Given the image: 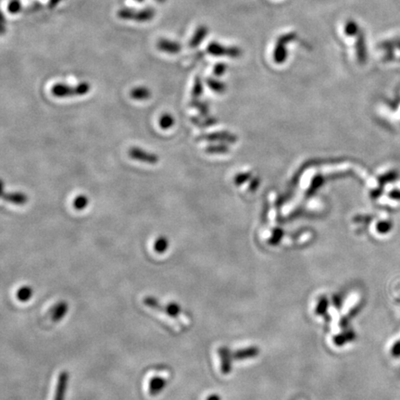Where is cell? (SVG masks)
<instances>
[{"mask_svg":"<svg viewBox=\"0 0 400 400\" xmlns=\"http://www.w3.org/2000/svg\"><path fill=\"white\" fill-rule=\"evenodd\" d=\"M169 248V239L166 236H160L154 243V250L158 254L165 253Z\"/></svg>","mask_w":400,"mask_h":400,"instance_id":"9","label":"cell"},{"mask_svg":"<svg viewBox=\"0 0 400 400\" xmlns=\"http://www.w3.org/2000/svg\"><path fill=\"white\" fill-rule=\"evenodd\" d=\"M159 47L160 50L166 51L168 53H177L180 50L179 45L170 41H160Z\"/></svg>","mask_w":400,"mask_h":400,"instance_id":"12","label":"cell"},{"mask_svg":"<svg viewBox=\"0 0 400 400\" xmlns=\"http://www.w3.org/2000/svg\"><path fill=\"white\" fill-rule=\"evenodd\" d=\"M143 301L146 307H148L152 310H156L160 313H163L174 320L180 319L182 309L177 303L171 302V303H169L168 305H162L159 300L153 296H150V295L149 296H145Z\"/></svg>","mask_w":400,"mask_h":400,"instance_id":"2","label":"cell"},{"mask_svg":"<svg viewBox=\"0 0 400 400\" xmlns=\"http://www.w3.org/2000/svg\"><path fill=\"white\" fill-rule=\"evenodd\" d=\"M69 379L70 374L68 371L63 370L61 371L57 382L56 386L55 395L53 400H65L66 392L68 390V385H69Z\"/></svg>","mask_w":400,"mask_h":400,"instance_id":"4","label":"cell"},{"mask_svg":"<svg viewBox=\"0 0 400 400\" xmlns=\"http://www.w3.org/2000/svg\"><path fill=\"white\" fill-rule=\"evenodd\" d=\"M68 310H69V306L65 301L58 302L50 311V319L54 322L60 321L68 313Z\"/></svg>","mask_w":400,"mask_h":400,"instance_id":"6","label":"cell"},{"mask_svg":"<svg viewBox=\"0 0 400 400\" xmlns=\"http://www.w3.org/2000/svg\"><path fill=\"white\" fill-rule=\"evenodd\" d=\"M174 122L173 116L170 115L169 113H165V114L160 116V120H159L160 127L163 130H168V129L171 128L174 124Z\"/></svg>","mask_w":400,"mask_h":400,"instance_id":"11","label":"cell"},{"mask_svg":"<svg viewBox=\"0 0 400 400\" xmlns=\"http://www.w3.org/2000/svg\"><path fill=\"white\" fill-rule=\"evenodd\" d=\"M166 385H167V381L163 377H160V376L153 377L149 381V385H148L149 395L153 396L159 395L165 389Z\"/></svg>","mask_w":400,"mask_h":400,"instance_id":"7","label":"cell"},{"mask_svg":"<svg viewBox=\"0 0 400 400\" xmlns=\"http://www.w3.org/2000/svg\"><path fill=\"white\" fill-rule=\"evenodd\" d=\"M391 354L394 356L395 358H399L400 357V340L396 341L395 344L392 346L391 348Z\"/></svg>","mask_w":400,"mask_h":400,"instance_id":"15","label":"cell"},{"mask_svg":"<svg viewBox=\"0 0 400 400\" xmlns=\"http://www.w3.org/2000/svg\"><path fill=\"white\" fill-rule=\"evenodd\" d=\"M89 204V199L88 197L85 195H80L75 197L73 200V208L76 210H84L86 209V207Z\"/></svg>","mask_w":400,"mask_h":400,"instance_id":"13","label":"cell"},{"mask_svg":"<svg viewBox=\"0 0 400 400\" xmlns=\"http://www.w3.org/2000/svg\"><path fill=\"white\" fill-rule=\"evenodd\" d=\"M131 97L135 100H146L151 96V91L145 86H138L132 89L130 92Z\"/></svg>","mask_w":400,"mask_h":400,"instance_id":"8","label":"cell"},{"mask_svg":"<svg viewBox=\"0 0 400 400\" xmlns=\"http://www.w3.org/2000/svg\"><path fill=\"white\" fill-rule=\"evenodd\" d=\"M2 198L14 205H25L28 202V195L22 192H2Z\"/></svg>","mask_w":400,"mask_h":400,"instance_id":"5","label":"cell"},{"mask_svg":"<svg viewBox=\"0 0 400 400\" xmlns=\"http://www.w3.org/2000/svg\"><path fill=\"white\" fill-rule=\"evenodd\" d=\"M128 154L131 159L133 160L140 161V162H144L145 164H151V165H155L159 161H160V158L159 156L155 154V153H151L148 151L142 149L140 147L137 146H133L131 147Z\"/></svg>","mask_w":400,"mask_h":400,"instance_id":"3","label":"cell"},{"mask_svg":"<svg viewBox=\"0 0 400 400\" xmlns=\"http://www.w3.org/2000/svg\"><path fill=\"white\" fill-rule=\"evenodd\" d=\"M33 288L30 286H22L17 292V298L21 302H27L32 298L33 296Z\"/></svg>","mask_w":400,"mask_h":400,"instance_id":"10","label":"cell"},{"mask_svg":"<svg viewBox=\"0 0 400 400\" xmlns=\"http://www.w3.org/2000/svg\"><path fill=\"white\" fill-rule=\"evenodd\" d=\"M345 32L349 35H357L359 33V27L358 24L354 21H348L345 25Z\"/></svg>","mask_w":400,"mask_h":400,"instance_id":"14","label":"cell"},{"mask_svg":"<svg viewBox=\"0 0 400 400\" xmlns=\"http://www.w3.org/2000/svg\"><path fill=\"white\" fill-rule=\"evenodd\" d=\"M91 85L84 82L75 86L58 84L52 87V94L56 97L65 98V97H73V96H80L85 95L90 91Z\"/></svg>","mask_w":400,"mask_h":400,"instance_id":"1","label":"cell"}]
</instances>
